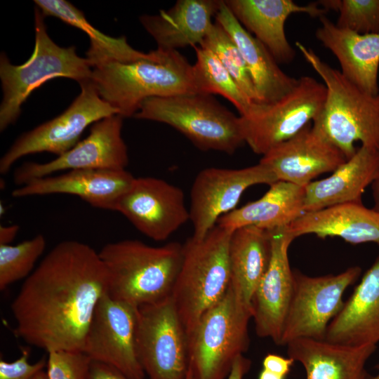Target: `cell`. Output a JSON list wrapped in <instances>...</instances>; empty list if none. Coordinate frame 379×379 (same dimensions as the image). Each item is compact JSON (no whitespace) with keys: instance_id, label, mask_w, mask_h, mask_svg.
<instances>
[{"instance_id":"cell-1","label":"cell","mask_w":379,"mask_h":379,"mask_svg":"<svg viewBox=\"0 0 379 379\" xmlns=\"http://www.w3.org/2000/svg\"><path fill=\"white\" fill-rule=\"evenodd\" d=\"M108 273L98 252L75 240L58 244L26 278L11 303L16 335L45 350H81Z\"/></svg>"},{"instance_id":"cell-2","label":"cell","mask_w":379,"mask_h":379,"mask_svg":"<svg viewBox=\"0 0 379 379\" xmlns=\"http://www.w3.org/2000/svg\"><path fill=\"white\" fill-rule=\"evenodd\" d=\"M91 82L122 117H133L149 98L197 93L193 65L178 51L159 48L138 60L98 64Z\"/></svg>"},{"instance_id":"cell-3","label":"cell","mask_w":379,"mask_h":379,"mask_svg":"<svg viewBox=\"0 0 379 379\" xmlns=\"http://www.w3.org/2000/svg\"><path fill=\"white\" fill-rule=\"evenodd\" d=\"M295 45L326 88L324 107L312 125L347 159L357 152L358 141L379 151V92L373 95L361 90L313 50L299 41Z\"/></svg>"},{"instance_id":"cell-4","label":"cell","mask_w":379,"mask_h":379,"mask_svg":"<svg viewBox=\"0 0 379 379\" xmlns=\"http://www.w3.org/2000/svg\"><path fill=\"white\" fill-rule=\"evenodd\" d=\"M98 253L108 273L107 293L138 307L171 296L182 245L171 242L152 246L125 239L105 244Z\"/></svg>"},{"instance_id":"cell-5","label":"cell","mask_w":379,"mask_h":379,"mask_svg":"<svg viewBox=\"0 0 379 379\" xmlns=\"http://www.w3.org/2000/svg\"><path fill=\"white\" fill-rule=\"evenodd\" d=\"M232 232L216 225L203 239L191 237L182 245V262L171 297L187 335L229 288Z\"/></svg>"},{"instance_id":"cell-6","label":"cell","mask_w":379,"mask_h":379,"mask_svg":"<svg viewBox=\"0 0 379 379\" xmlns=\"http://www.w3.org/2000/svg\"><path fill=\"white\" fill-rule=\"evenodd\" d=\"M44 16L34 10L35 43L26 62L13 65L4 53L0 55V79L3 98L0 105V131L14 124L22 105L31 93L45 82L57 77L77 81L79 84L91 80L92 67L79 57L74 46L61 47L47 33Z\"/></svg>"},{"instance_id":"cell-7","label":"cell","mask_w":379,"mask_h":379,"mask_svg":"<svg viewBox=\"0 0 379 379\" xmlns=\"http://www.w3.org/2000/svg\"><path fill=\"white\" fill-rule=\"evenodd\" d=\"M133 117L168 124L202 150L232 154L245 143L240 116L209 94L149 98Z\"/></svg>"},{"instance_id":"cell-8","label":"cell","mask_w":379,"mask_h":379,"mask_svg":"<svg viewBox=\"0 0 379 379\" xmlns=\"http://www.w3.org/2000/svg\"><path fill=\"white\" fill-rule=\"evenodd\" d=\"M252 317V309L241 302L230 284L187 336L189 366L197 379L227 378L237 358L249 347Z\"/></svg>"},{"instance_id":"cell-9","label":"cell","mask_w":379,"mask_h":379,"mask_svg":"<svg viewBox=\"0 0 379 379\" xmlns=\"http://www.w3.org/2000/svg\"><path fill=\"white\" fill-rule=\"evenodd\" d=\"M326 95L324 83L302 76L277 101L254 103L246 116L240 117L245 143L255 153L264 155L313 122L322 110Z\"/></svg>"},{"instance_id":"cell-10","label":"cell","mask_w":379,"mask_h":379,"mask_svg":"<svg viewBox=\"0 0 379 379\" xmlns=\"http://www.w3.org/2000/svg\"><path fill=\"white\" fill-rule=\"evenodd\" d=\"M293 288L280 345L300 338L325 340L331 321L344 306L345 290L359 278L353 266L337 274L310 277L294 270Z\"/></svg>"},{"instance_id":"cell-11","label":"cell","mask_w":379,"mask_h":379,"mask_svg":"<svg viewBox=\"0 0 379 379\" xmlns=\"http://www.w3.org/2000/svg\"><path fill=\"white\" fill-rule=\"evenodd\" d=\"M137 348L148 379H185L187 335L171 296L138 307Z\"/></svg>"},{"instance_id":"cell-12","label":"cell","mask_w":379,"mask_h":379,"mask_svg":"<svg viewBox=\"0 0 379 379\" xmlns=\"http://www.w3.org/2000/svg\"><path fill=\"white\" fill-rule=\"evenodd\" d=\"M81 92L62 114L22 134L0 159V173L6 174L19 159L50 152L58 157L73 148L85 129L117 110L98 95L91 81L79 84Z\"/></svg>"},{"instance_id":"cell-13","label":"cell","mask_w":379,"mask_h":379,"mask_svg":"<svg viewBox=\"0 0 379 379\" xmlns=\"http://www.w3.org/2000/svg\"><path fill=\"white\" fill-rule=\"evenodd\" d=\"M138 307L110 297L98 302L83 352L93 361L109 365L128 379H145L137 348Z\"/></svg>"},{"instance_id":"cell-14","label":"cell","mask_w":379,"mask_h":379,"mask_svg":"<svg viewBox=\"0 0 379 379\" xmlns=\"http://www.w3.org/2000/svg\"><path fill=\"white\" fill-rule=\"evenodd\" d=\"M277 181L274 173L260 163L240 169L212 167L201 171L190 192L192 237L197 239L205 237L220 217L235 209L248 187L260 184L270 185Z\"/></svg>"},{"instance_id":"cell-15","label":"cell","mask_w":379,"mask_h":379,"mask_svg":"<svg viewBox=\"0 0 379 379\" xmlns=\"http://www.w3.org/2000/svg\"><path fill=\"white\" fill-rule=\"evenodd\" d=\"M123 118L114 114L95 122L85 139L53 160L24 163L14 171V182L22 186L63 171L126 170L128 155L121 135Z\"/></svg>"},{"instance_id":"cell-16","label":"cell","mask_w":379,"mask_h":379,"mask_svg":"<svg viewBox=\"0 0 379 379\" xmlns=\"http://www.w3.org/2000/svg\"><path fill=\"white\" fill-rule=\"evenodd\" d=\"M114 211L157 241L166 240L190 219L182 190L154 177L135 178Z\"/></svg>"},{"instance_id":"cell-17","label":"cell","mask_w":379,"mask_h":379,"mask_svg":"<svg viewBox=\"0 0 379 379\" xmlns=\"http://www.w3.org/2000/svg\"><path fill=\"white\" fill-rule=\"evenodd\" d=\"M286 227L270 231V263L251 302L256 334L260 338H270L279 345L293 288L288 248L295 238Z\"/></svg>"},{"instance_id":"cell-18","label":"cell","mask_w":379,"mask_h":379,"mask_svg":"<svg viewBox=\"0 0 379 379\" xmlns=\"http://www.w3.org/2000/svg\"><path fill=\"white\" fill-rule=\"evenodd\" d=\"M346 160L343 152L310 123L262 155L259 163L269 168L278 181L305 187Z\"/></svg>"},{"instance_id":"cell-19","label":"cell","mask_w":379,"mask_h":379,"mask_svg":"<svg viewBox=\"0 0 379 379\" xmlns=\"http://www.w3.org/2000/svg\"><path fill=\"white\" fill-rule=\"evenodd\" d=\"M135 177L126 170L68 171L33 180L12 192L13 197L65 194L80 197L91 206L114 211L116 204Z\"/></svg>"},{"instance_id":"cell-20","label":"cell","mask_w":379,"mask_h":379,"mask_svg":"<svg viewBox=\"0 0 379 379\" xmlns=\"http://www.w3.org/2000/svg\"><path fill=\"white\" fill-rule=\"evenodd\" d=\"M225 2L241 25L281 63H289L295 56V51L285 33L287 18L297 13L319 18L327 13L317 3L301 6L292 0H226Z\"/></svg>"},{"instance_id":"cell-21","label":"cell","mask_w":379,"mask_h":379,"mask_svg":"<svg viewBox=\"0 0 379 379\" xmlns=\"http://www.w3.org/2000/svg\"><path fill=\"white\" fill-rule=\"evenodd\" d=\"M319 20L316 37L336 57L341 73L361 90L377 94L379 33L359 34L340 28L325 15Z\"/></svg>"},{"instance_id":"cell-22","label":"cell","mask_w":379,"mask_h":379,"mask_svg":"<svg viewBox=\"0 0 379 379\" xmlns=\"http://www.w3.org/2000/svg\"><path fill=\"white\" fill-rule=\"evenodd\" d=\"M325 340L351 346L379 343V256L329 324Z\"/></svg>"},{"instance_id":"cell-23","label":"cell","mask_w":379,"mask_h":379,"mask_svg":"<svg viewBox=\"0 0 379 379\" xmlns=\"http://www.w3.org/2000/svg\"><path fill=\"white\" fill-rule=\"evenodd\" d=\"M288 357L304 367L306 379H370L366 369L377 345L351 346L325 340H294L286 345Z\"/></svg>"},{"instance_id":"cell-24","label":"cell","mask_w":379,"mask_h":379,"mask_svg":"<svg viewBox=\"0 0 379 379\" xmlns=\"http://www.w3.org/2000/svg\"><path fill=\"white\" fill-rule=\"evenodd\" d=\"M379 164V151L364 145L324 179L312 181L305 187L304 209L316 211L333 206L361 202L366 189L371 185Z\"/></svg>"},{"instance_id":"cell-25","label":"cell","mask_w":379,"mask_h":379,"mask_svg":"<svg viewBox=\"0 0 379 379\" xmlns=\"http://www.w3.org/2000/svg\"><path fill=\"white\" fill-rule=\"evenodd\" d=\"M238 46L248 67L258 103L274 102L291 91L298 79L286 74L267 48L237 20L225 1L215 15Z\"/></svg>"},{"instance_id":"cell-26","label":"cell","mask_w":379,"mask_h":379,"mask_svg":"<svg viewBox=\"0 0 379 379\" xmlns=\"http://www.w3.org/2000/svg\"><path fill=\"white\" fill-rule=\"evenodd\" d=\"M286 229L295 239L315 234L321 239L338 237L352 244L379 245V211L362 202L341 204L305 212Z\"/></svg>"},{"instance_id":"cell-27","label":"cell","mask_w":379,"mask_h":379,"mask_svg":"<svg viewBox=\"0 0 379 379\" xmlns=\"http://www.w3.org/2000/svg\"><path fill=\"white\" fill-rule=\"evenodd\" d=\"M220 0H178L168 11L143 15L140 21L156 41L159 49L178 51L200 46L212 25Z\"/></svg>"},{"instance_id":"cell-28","label":"cell","mask_w":379,"mask_h":379,"mask_svg":"<svg viewBox=\"0 0 379 379\" xmlns=\"http://www.w3.org/2000/svg\"><path fill=\"white\" fill-rule=\"evenodd\" d=\"M304 199L305 187L277 181L262 197L222 215L216 225L231 232L247 226L267 231L286 227L305 213Z\"/></svg>"},{"instance_id":"cell-29","label":"cell","mask_w":379,"mask_h":379,"mask_svg":"<svg viewBox=\"0 0 379 379\" xmlns=\"http://www.w3.org/2000/svg\"><path fill=\"white\" fill-rule=\"evenodd\" d=\"M270 258V231L247 226L232 232L229 246L230 286L241 302L249 308L252 309L253 294Z\"/></svg>"},{"instance_id":"cell-30","label":"cell","mask_w":379,"mask_h":379,"mask_svg":"<svg viewBox=\"0 0 379 379\" xmlns=\"http://www.w3.org/2000/svg\"><path fill=\"white\" fill-rule=\"evenodd\" d=\"M34 2L44 17L58 18L89 36L91 44L86 58L92 67L106 61L133 62L147 55L131 47L125 36L114 38L100 32L88 22L80 10L65 0H35Z\"/></svg>"},{"instance_id":"cell-31","label":"cell","mask_w":379,"mask_h":379,"mask_svg":"<svg viewBox=\"0 0 379 379\" xmlns=\"http://www.w3.org/2000/svg\"><path fill=\"white\" fill-rule=\"evenodd\" d=\"M193 48L197 55L196 62L193 65L197 93L220 95L234 105L240 117L246 116L255 102L243 92L211 51L199 46Z\"/></svg>"},{"instance_id":"cell-32","label":"cell","mask_w":379,"mask_h":379,"mask_svg":"<svg viewBox=\"0 0 379 379\" xmlns=\"http://www.w3.org/2000/svg\"><path fill=\"white\" fill-rule=\"evenodd\" d=\"M199 46L211 51L247 97L253 102L258 103L245 60L236 43L218 22L212 24Z\"/></svg>"},{"instance_id":"cell-33","label":"cell","mask_w":379,"mask_h":379,"mask_svg":"<svg viewBox=\"0 0 379 379\" xmlns=\"http://www.w3.org/2000/svg\"><path fill=\"white\" fill-rule=\"evenodd\" d=\"M46 248L43 234L16 245L0 244V290L27 278Z\"/></svg>"},{"instance_id":"cell-34","label":"cell","mask_w":379,"mask_h":379,"mask_svg":"<svg viewBox=\"0 0 379 379\" xmlns=\"http://www.w3.org/2000/svg\"><path fill=\"white\" fill-rule=\"evenodd\" d=\"M336 25L359 34L379 33V0H340Z\"/></svg>"},{"instance_id":"cell-35","label":"cell","mask_w":379,"mask_h":379,"mask_svg":"<svg viewBox=\"0 0 379 379\" xmlns=\"http://www.w3.org/2000/svg\"><path fill=\"white\" fill-rule=\"evenodd\" d=\"M93 360L81 350L48 352V379H87Z\"/></svg>"},{"instance_id":"cell-36","label":"cell","mask_w":379,"mask_h":379,"mask_svg":"<svg viewBox=\"0 0 379 379\" xmlns=\"http://www.w3.org/2000/svg\"><path fill=\"white\" fill-rule=\"evenodd\" d=\"M29 352L24 350L22 355L13 361L0 359V379H34L35 375L46 366L47 359L41 358L30 364Z\"/></svg>"},{"instance_id":"cell-37","label":"cell","mask_w":379,"mask_h":379,"mask_svg":"<svg viewBox=\"0 0 379 379\" xmlns=\"http://www.w3.org/2000/svg\"><path fill=\"white\" fill-rule=\"evenodd\" d=\"M295 361L290 358H286L275 354H267L262 361L264 369L286 377L291 370Z\"/></svg>"},{"instance_id":"cell-38","label":"cell","mask_w":379,"mask_h":379,"mask_svg":"<svg viewBox=\"0 0 379 379\" xmlns=\"http://www.w3.org/2000/svg\"><path fill=\"white\" fill-rule=\"evenodd\" d=\"M87 379H128L115 368L93 361Z\"/></svg>"},{"instance_id":"cell-39","label":"cell","mask_w":379,"mask_h":379,"mask_svg":"<svg viewBox=\"0 0 379 379\" xmlns=\"http://www.w3.org/2000/svg\"><path fill=\"white\" fill-rule=\"evenodd\" d=\"M251 361L244 355L237 358L226 379H243L250 370Z\"/></svg>"},{"instance_id":"cell-40","label":"cell","mask_w":379,"mask_h":379,"mask_svg":"<svg viewBox=\"0 0 379 379\" xmlns=\"http://www.w3.org/2000/svg\"><path fill=\"white\" fill-rule=\"evenodd\" d=\"M20 227L17 225L0 227V244H10L16 237Z\"/></svg>"},{"instance_id":"cell-41","label":"cell","mask_w":379,"mask_h":379,"mask_svg":"<svg viewBox=\"0 0 379 379\" xmlns=\"http://www.w3.org/2000/svg\"><path fill=\"white\" fill-rule=\"evenodd\" d=\"M372 196L373 200V208L379 211V164L376 175L371 184Z\"/></svg>"},{"instance_id":"cell-42","label":"cell","mask_w":379,"mask_h":379,"mask_svg":"<svg viewBox=\"0 0 379 379\" xmlns=\"http://www.w3.org/2000/svg\"><path fill=\"white\" fill-rule=\"evenodd\" d=\"M285 377H283L280 375L274 373L272 371L262 368L261 372L259 374L258 379H284Z\"/></svg>"},{"instance_id":"cell-43","label":"cell","mask_w":379,"mask_h":379,"mask_svg":"<svg viewBox=\"0 0 379 379\" xmlns=\"http://www.w3.org/2000/svg\"><path fill=\"white\" fill-rule=\"evenodd\" d=\"M34 379H48L46 371H40L34 377Z\"/></svg>"},{"instance_id":"cell-44","label":"cell","mask_w":379,"mask_h":379,"mask_svg":"<svg viewBox=\"0 0 379 379\" xmlns=\"http://www.w3.org/2000/svg\"><path fill=\"white\" fill-rule=\"evenodd\" d=\"M185 379H197L192 369L189 367Z\"/></svg>"},{"instance_id":"cell-45","label":"cell","mask_w":379,"mask_h":379,"mask_svg":"<svg viewBox=\"0 0 379 379\" xmlns=\"http://www.w3.org/2000/svg\"><path fill=\"white\" fill-rule=\"evenodd\" d=\"M377 368L378 370V374L376 375H375V376H371L370 379H379V363L377 365Z\"/></svg>"}]
</instances>
